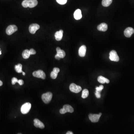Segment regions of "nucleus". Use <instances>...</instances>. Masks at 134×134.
<instances>
[{"mask_svg": "<svg viewBox=\"0 0 134 134\" xmlns=\"http://www.w3.org/2000/svg\"><path fill=\"white\" fill-rule=\"evenodd\" d=\"M53 94L50 92H48L43 94L42 96V99L43 101L46 104L49 103L52 99Z\"/></svg>", "mask_w": 134, "mask_h": 134, "instance_id": "f257e3e1", "label": "nucleus"}, {"mask_svg": "<svg viewBox=\"0 0 134 134\" xmlns=\"http://www.w3.org/2000/svg\"><path fill=\"white\" fill-rule=\"evenodd\" d=\"M31 104L29 103H26L23 104L21 108V111L22 113L23 114H26L30 111L31 109Z\"/></svg>", "mask_w": 134, "mask_h": 134, "instance_id": "f03ea898", "label": "nucleus"}, {"mask_svg": "<svg viewBox=\"0 0 134 134\" xmlns=\"http://www.w3.org/2000/svg\"><path fill=\"white\" fill-rule=\"evenodd\" d=\"M18 30V28L15 25H9L6 29V32L8 35H11Z\"/></svg>", "mask_w": 134, "mask_h": 134, "instance_id": "7ed1b4c3", "label": "nucleus"}, {"mask_svg": "<svg viewBox=\"0 0 134 134\" xmlns=\"http://www.w3.org/2000/svg\"><path fill=\"white\" fill-rule=\"evenodd\" d=\"M73 112H74V109L73 107L70 105L66 104L63 106V109H60V113L61 114H64L67 112L72 113Z\"/></svg>", "mask_w": 134, "mask_h": 134, "instance_id": "20e7f679", "label": "nucleus"}, {"mask_svg": "<svg viewBox=\"0 0 134 134\" xmlns=\"http://www.w3.org/2000/svg\"><path fill=\"white\" fill-rule=\"evenodd\" d=\"M110 59L112 61L117 62L119 60V57L116 51L112 50L110 53Z\"/></svg>", "mask_w": 134, "mask_h": 134, "instance_id": "39448f33", "label": "nucleus"}, {"mask_svg": "<svg viewBox=\"0 0 134 134\" xmlns=\"http://www.w3.org/2000/svg\"><path fill=\"white\" fill-rule=\"evenodd\" d=\"M33 76L36 78H41L44 79L45 78V74L44 72L42 70H38V71H35L32 73Z\"/></svg>", "mask_w": 134, "mask_h": 134, "instance_id": "423d86ee", "label": "nucleus"}, {"mask_svg": "<svg viewBox=\"0 0 134 134\" xmlns=\"http://www.w3.org/2000/svg\"><path fill=\"white\" fill-rule=\"evenodd\" d=\"M69 89L71 92L75 93H79L82 90L81 87L80 86H78L74 83L70 84Z\"/></svg>", "mask_w": 134, "mask_h": 134, "instance_id": "0eeeda50", "label": "nucleus"}, {"mask_svg": "<svg viewBox=\"0 0 134 134\" xmlns=\"http://www.w3.org/2000/svg\"><path fill=\"white\" fill-rule=\"evenodd\" d=\"M40 26L38 24L36 23H33L29 26V32L32 34H34L37 30L40 29Z\"/></svg>", "mask_w": 134, "mask_h": 134, "instance_id": "6e6552de", "label": "nucleus"}, {"mask_svg": "<svg viewBox=\"0 0 134 134\" xmlns=\"http://www.w3.org/2000/svg\"><path fill=\"white\" fill-rule=\"evenodd\" d=\"M100 117L99 114H91L89 115V120L93 123H96L98 122Z\"/></svg>", "mask_w": 134, "mask_h": 134, "instance_id": "1a4fd4ad", "label": "nucleus"}, {"mask_svg": "<svg viewBox=\"0 0 134 134\" xmlns=\"http://www.w3.org/2000/svg\"><path fill=\"white\" fill-rule=\"evenodd\" d=\"M134 32V29L132 27H128L124 31V34L126 37H131Z\"/></svg>", "mask_w": 134, "mask_h": 134, "instance_id": "9d476101", "label": "nucleus"}, {"mask_svg": "<svg viewBox=\"0 0 134 134\" xmlns=\"http://www.w3.org/2000/svg\"><path fill=\"white\" fill-rule=\"evenodd\" d=\"M87 47L85 45H82L79 48V55L81 57H84L86 54Z\"/></svg>", "mask_w": 134, "mask_h": 134, "instance_id": "9b49d317", "label": "nucleus"}, {"mask_svg": "<svg viewBox=\"0 0 134 134\" xmlns=\"http://www.w3.org/2000/svg\"><path fill=\"white\" fill-rule=\"evenodd\" d=\"M34 125L36 128H39L43 129L44 128L45 126L43 123L41 122L40 120L38 119H35L34 120Z\"/></svg>", "mask_w": 134, "mask_h": 134, "instance_id": "f8f14e48", "label": "nucleus"}, {"mask_svg": "<svg viewBox=\"0 0 134 134\" xmlns=\"http://www.w3.org/2000/svg\"><path fill=\"white\" fill-rule=\"evenodd\" d=\"M60 69L57 67H55L50 74V77L53 79H55L57 77L58 73L59 72Z\"/></svg>", "mask_w": 134, "mask_h": 134, "instance_id": "ddd939ff", "label": "nucleus"}, {"mask_svg": "<svg viewBox=\"0 0 134 134\" xmlns=\"http://www.w3.org/2000/svg\"><path fill=\"white\" fill-rule=\"evenodd\" d=\"M63 30L61 29L59 31H57L55 33V37L57 41H60L62 40L63 36Z\"/></svg>", "mask_w": 134, "mask_h": 134, "instance_id": "4468645a", "label": "nucleus"}, {"mask_svg": "<svg viewBox=\"0 0 134 134\" xmlns=\"http://www.w3.org/2000/svg\"><path fill=\"white\" fill-rule=\"evenodd\" d=\"M97 29L101 31H106L108 29V25L105 23H103L98 26Z\"/></svg>", "mask_w": 134, "mask_h": 134, "instance_id": "2eb2a0df", "label": "nucleus"}, {"mask_svg": "<svg viewBox=\"0 0 134 134\" xmlns=\"http://www.w3.org/2000/svg\"><path fill=\"white\" fill-rule=\"evenodd\" d=\"M74 17L76 20H79L81 18L82 15L81 10L78 9L75 10L74 13Z\"/></svg>", "mask_w": 134, "mask_h": 134, "instance_id": "dca6fc26", "label": "nucleus"}, {"mask_svg": "<svg viewBox=\"0 0 134 134\" xmlns=\"http://www.w3.org/2000/svg\"><path fill=\"white\" fill-rule=\"evenodd\" d=\"M56 51L57 53V54L59 56L60 58H63L66 56V53L65 51L63 50H61L60 48L58 47L56 48Z\"/></svg>", "mask_w": 134, "mask_h": 134, "instance_id": "f3484780", "label": "nucleus"}, {"mask_svg": "<svg viewBox=\"0 0 134 134\" xmlns=\"http://www.w3.org/2000/svg\"><path fill=\"white\" fill-rule=\"evenodd\" d=\"M38 2L37 0H28V7L29 8H33L37 5Z\"/></svg>", "mask_w": 134, "mask_h": 134, "instance_id": "a211bd4d", "label": "nucleus"}, {"mask_svg": "<svg viewBox=\"0 0 134 134\" xmlns=\"http://www.w3.org/2000/svg\"><path fill=\"white\" fill-rule=\"evenodd\" d=\"M98 82L103 84H105V83L109 84L110 82V81L109 79L104 78L103 76H99L98 77Z\"/></svg>", "mask_w": 134, "mask_h": 134, "instance_id": "6ab92c4d", "label": "nucleus"}, {"mask_svg": "<svg viewBox=\"0 0 134 134\" xmlns=\"http://www.w3.org/2000/svg\"><path fill=\"white\" fill-rule=\"evenodd\" d=\"M30 56V52L28 50H25L22 52V56L23 59H28Z\"/></svg>", "mask_w": 134, "mask_h": 134, "instance_id": "aec40b11", "label": "nucleus"}, {"mask_svg": "<svg viewBox=\"0 0 134 134\" xmlns=\"http://www.w3.org/2000/svg\"><path fill=\"white\" fill-rule=\"evenodd\" d=\"M22 65L21 64H18V65H16L15 66V71L17 72V73H21L23 71L22 70Z\"/></svg>", "mask_w": 134, "mask_h": 134, "instance_id": "412c9836", "label": "nucleus"}, {"mask_svg": "<svg viewBox=\"0 0 134 134\" xmlns=\"http://www.w3.org/2000/svg\"><path fill=\"white\" fill-rule=\"evenodd\" d=\"M113 0H103L102 5L104 7H108L112 4Z\"/></svg>", "mask_w": 134, "mask_h": 134, "instance_id": "4be33fe9", "label": "nucleus"}, {"mask_svg": "<svg viewBox=\"0 0 134 134\" xmlns=\"http://www.w3.org/2000/svg\"><path fill=\"white\" fill-rule=\"evenodd\" d=\"M89 91L88 89H85L82 91V97L83 98H85L87 97L89 95Z\"/></svg>", "mask_w": 134, "mask_h": 134, "instance_id": "5701e85b", "label": "nucleus"}, {"mask_svg": "<svg viewBox=\"0 0 134 134\" xmlns=\"http://www.w3.org/2000/svg\"><path fill=\"white\" fill-rule=\"evenodd\" d=\"M28 0H24L22 3V5L23 7L26 8L28 7Z\"/></svg>", "mask_w": 134, "mask_h": 134, "instance_id": "b1692460", "label": "nucleus"}, {"mask_svg": "<svg viewBox=\"0 0 134 134\" xmlns=\"http://www.w3.org/2000/svg\"><path fill=\"white\" fill-rule=\"evenodd\" d=\"M56 1L59 4L63 5L66 3L67 0H56Z\"/></svg>", "mask_w": 134, "mask_h": 134, "instance_id": "393cba45", "label": "nucleus"}, {"mask_svg": "<svg viewBox=\"0 0 134 134\" xmlns=\"http://www.w3.org/2000/svg\"><path fill=\"white\" fill-rule=\"evenodd\" d=\"M104 86L103 85H101L99 87H96V91L101 92Z\"/></svg>", "mask_w": 134, "mask_h": 134, "instance_id": "a878e982", "label": "nucleus"}, {"mask_svg": "<svg viewBox=\"0 0 134 134\" xmlns=\"http://www.w3.org/2000/svg\"><path fill=\"white\" fill-rule=\"evenodd\" d=\"M18 80L16 78H13L12 79V85H15L16 83H18Z\"/></svg>", "mask_w": 134, "mask_h": 134, "instance_id": "bb28decb", "label": "nucleus"}, {"mask_svg": "<svg viewBox=\"0 0 134 134\" xmlns=\"http://www.w3.org/2000/svg\"><path fill=\"white\" fill-rule=\"evenodd\" d=\"M29 52H30V55H34L36 53V51L33 48L30 49L29 50Z\"/></svg>", "mask_w": 134, "mask_h": 134, "instance_id": "cd10ccee", "label": "nucleus"}, {"mask_svg": "<svg viewBox=\"0 0 134 134\" xmlns=\"http://www.w3.org/2000/svg\"><path fill=\"white\" fill-rule=\"evenodd\" d=\"M95 95H96L97 98H100L101 97L100 92L98 91H96V92H95Z\"/></svg>", "mask_w": 134, "mask_h": 134, "instance_id": "c85d7f7f", "label": "nucleus"}, {"mask_svg": "<svg viewBox=\"0 0 134 134\" xmlns=\"http://www.w3.org/2000/svg\"><path fill=\"white\" fill-rule=\"evenodd\" d=\"M18 83L19 84V85H23L24 84V82H23V81L22 79H20V80H19L18 81Z\"/></svg>", "mask_w": 134, "mask_h": 134, "instance_id": "c756f323", "label": "nucleus"}, {"mask_svg": "<svg viewBox=\"0 0 134 134\" xmlns=\"http://www.w3.org/2000/svg\"><path fill=\"white\" fill-rule=\"evenodd\" d=\"M55 58L56 59L58 60H60L61 59V58H60V57L59 56H58V55H57V54L55 55Z\"/></svg>", "mask_w": 134, "mask_h": 134, "instance_id": "7c9ffc66", "label": "nucleus"}, {"mask_svg": "<svg viewBox=\"0 0 134 134\" xmlns=\"http://www.w3.org/2000/svg\"><path fill=\"white\" fill-rule=\"evenodd\" d=\"M66 134H73V133L72 132L69 131L67 132V133H66Z\"/></svg>", "mask_w": 134, "mask_h": 134, "instance_id": "2f4dec72", "label": "nucleus"}, {"mask_svg": "<svg viewBox=\"0 0 134 134\" xmlns=\"http://www.w3.org/2000/svg\"><path fill=\"white\" fill-rule=\"evenodd\" d=\"M2 85H3V82L0 80V86H1Z\"/></svg>", "mask_w": 134, "mask_h": 134, "instance_id": "473e14b6", "label": "nucleus"}, {"mask_svg": "<svg viewBox=\"0 0 134 134\" xmlns=\"http://www.w3.org/2000/svg\"><path fill=\"white\" fill-rule=\"evenodd\" d=\"M22 73L23 75V76H25V73L24 72H23Z\"/></svg>", "mask_w": 134, "mask_h": 134, "instance_id": "72a5a7b5", "label": "nucleus"}, {"mask_svg": "<svg viewBox=\"0 0 134 134\" xmlns=\"http://www.w3.org/2000/svg\"><path fill=\"white\" fill-rule=\"evenodd\" d=\"M99 115H100V116H101V115H102V113H100V114H99Z\"/></svg>", "mask_w": 134, "mask_h": 134, "instance_id": "f704fd0d", "label": "nucleus"}, {"mask_svg": "<svg viewBox=\"0 0 134 134\" xmlns=\"http://www.w3.org/2000/svg\"><path fill=\"white\" fill-rule=\"evenodd\" d=\"M1 54V51L0 50V54Z\"/></svg>", "mask_w": 134, "mask_h": 134, "instance_id": "c9c22d12", "label": "nucleus"}]
</instances>
